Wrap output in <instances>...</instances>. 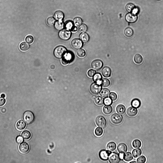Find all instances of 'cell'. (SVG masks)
<instances>
[{
	"label": "cell",
	"instance_id": "16",
	"mask_svg": "<svg viewBox=\"0 0 163 163\" xmlns=\"http://www.w3.org/2000/svg\"><path fill=\"white\" fill-rule=\"evenodd\" d=\"M102 74L103 76L105 77H109L111 74V71L110 68L107 66L104 67L102 70Z\"/></svg>",
	"mask_w": 163,
	"mask_h": 163
},
{
	"label": "cell",
	"instance_id": "41",
	"mask_svg": "<svg viewBox=\"0 0 163 163\" xmlns=\"http://www.w3.org/2000/svg\"><path fill=\"white\" fill-rule=\"evenodd\" d=\"M135 7V5L133 4L130 3L126 5V9L128 12H131Z\"/></svg>",
	"mask_w": 163,
	"mask_h": 163
},
{
	"label": "cell",
	"instance_id": "25",
	"mask_svg": "<svg viewBox=\"0 0 163 163\" xmlns=\"http://www.w3.org/2000/svg\"><path fill=\"white\" fill-rule=\"evenodd\" d=\"M99 93L100 96L104 98L108 97L110 94L109 90L106 88H103L102 89Z\"/></svg>",
	"mask_w": 163,
	"mask_h": 163
},
{
	"label": "cell",
	"instance_id": "37",
	"mask_svg": "<svg viewBox=\"0 0 163 163\" xmlns=\"http://www.w3.org/2000/svg\"><path fill=\"white\" fill-rule=\"evenodd\" d=\"M95 134L98 137L101 136L103 133V130L102 128L98 127L96 128L95 130Z\"/></svg>",
	"mask_w": 163,
	"mask_h": 163
},
{
	"label": "cell",
	"instance_id": "56",
	"mask_svg": "<svg viewBox=\"0 0 163 163\" xmlns=\"http://www.w3.org/2000/svg\"><path fill=\"white\" fill-rule=\"evenodd\" d=\"M5 109H2V111L3 112H5Z\"/></svg>",
	"mask_w": 163,
	"mask_h": 163
},
{
	"label": "cell",
	"instance_id": "45",
	"mask_svg": "<svg viewBox=\"0 0 163 163\" xmlns=\"http://www.w3.org/2000/svg\"><path fill=\"white\" fill-rule=\"evenodd\" d=\"M34 40L33 38L31 35H28L26 37L25 41L27 43L30 44L32 43Z\"/></svg>",
	"mask_w": 163,
	"mask_h": 163
},
{
	"label": "cell",
	"instance_id": "12",
	"mask_svg": "<svg viewBox=\"0 0 163 163\" xmlns=\"http://www.w3.org/2000/svg\"><path fill=\"white\" fill-rule=\"evenodd\" d=\"M137 16L136 15L132 13H130L126 14L125 16V19L127 22L130 23H133L137 20Z\"/></svg>",
	"mask_w": 163,
	"mask_h": 163
},
{
	"label": "cell",
	"instance_id": "4",
	"mask_svg": "<svg viewBox=\"0 0 163 163\" xmlns=\"http://www.w3.org/2000/svg\"><path fill=\"white\" fill-rule=\"evenodd\" d=\"M59 37L61 39L65 40H68L71 37V33L67 29H64L60 31L58 34Z\"/></svg>",
	"mask_w": 163,
	"mask_h": 163
},
{
	"label": "cell",
	"instance_id": "42",
	"mask_svg": "<svg viewBox=\"0 0 163 163\" xmlns=\"http://www.w3.org/2000/svg\"><path fill=\"white\" fill-rule=\"evenodd\" d=\"M112 103V100L109 97L105 98L104 99V104L106 105H110Z\"/></svg>",
	"mask_w": 163,
	"mask_h": 163
},
{
	"label": "cell",
	"instance_id": "21",
	"mask_svg": "<svg viewBox=\"0 0 163 163\" xmlns=\"http://www.w3.org/2000/svg\"><path fill=\"white\" fill-rule=\"evenodd\" d=\"M103 113L106 115H109L113 111L112 107L110 105H106L103 107Z\"/></svg>",
	"mask_w": 163,
	"mask_h": 163
},
{
	"label": "cell",
	"instance_id": "17",
	"mask_svg": "<svg viewBox=\"0 0 163 163\" xmlns=\"http://www.w3.org/2000/svg\"><path fill=\"white\" fill-rule=\"evenodd\" d=\"M54 18L58 21L62 20L64 18V15L63 13L61 11H56L54 15Z\"/></svg>",
	"mask_w": 163,
	"mask_h": 163
},
{
	"label": "cell",
	"instance_id": "10",
	"mask_svg": "<svg viewBox=\"0 0 163 163\" xmlns=\"http://www.w3.org/2000/svg\"><path fill=\"white\" fill-rule=\"evenodd\" d=\"M103 63L101 60L96 59L93 61L92 63L91 66L92 68L96 70L100 69L103 66Z\"/></svg>",
	"mask_w": 163,
	"mask_h": 163
},
{
	"label": "cell",
	"instance_id": "40",
	"mask_svg": "<svg viewBox=\"0 0 163 163\" xmlns=\"http://www.w3.org/2000/svg\"><path fill=\"white\" fill-rule=\"evenodd\" d=\"M79 29L81 32H84L87 31V27L86 24H82L79 26Z\"/></svg>",
	"mask_w": 163,
	"mask_h": 163
},
{
	"label": "cell",
	"instance_id": "33",
	"mask_svg": "<svg viewBox=\"0 0 163 163\" xmlns=\"http://www.w3.org/2000/svg\"><path fill=\"white\" fill-rule=\"evenodd\" d=\"M134 60L136 63L139 64L141 63L143 61V58L140 54H136L135 56Z\"/></svg>",
	"mask_w": 163,
	"mask_h": 163
},
{
	"label": "cell",
	"instance_id": "53",
	"mask_svg": "<svg viewBox=\"0 0 163 163\" xmlns=\"http://www.w3.org/2000/svg\"><path fill=\"white\" fill-rule=\"evenodd\" d=\"M96 96L95 95H93L92 96V98L93 100H94L96 97Z\"/></svg>",
	"mask_w": 163,
	"mask_h": 163
},
{
	"label": "cell",
	"instance_id": "8",
	"mask_svg": "<svg viewBox=\"0 0 163 163\" xmlns=\"http://www.w3.org/2000/svg\"><path fill=\"white\" fill-rule=\"evenodd\" d=\"M111 153V151L108 150L103 149L99 151V156L102 160L103 161H107Z\"/></svg>",
	"mask_w": 163,
	"mask_h": 163
},
{
	"label": "cell",
	"instance_id": "36",
	"mask_svg": "<svg viewBox=\"0 0 163 163\" xmlns=\"http://www.w3.org/2000/svg\"><path fill=\"white\" fill-rule=\"evenodd\" d=\"M82 22V18L79 17H77L75 18L73 20V23L76 26H79L81 25Z\"/></svg>",
	"mask_w": 163,
	"mask_h": 163
},
{
	"label": "cell",
	"instance_id": "9",
	"mask_svg": "<svg viewBox=\"0 0 163 163\" xmlns=\"http://www.w3.org/2000/svg\"><path fill=\"white\" fill-rule=\"evenodd\" d=\"M74 57L73 54L71 52L67 53L65 56L62 59V62L64 65H66L69 62L72 60Z\"/></svg>",
	"mask_w": 163,
	"mask_h": 163
},
{
	"label": "cell",
	"instance_id": "30",
	"mask_svg": "<svg viewBox=\"0 0 163 163\" xmlns=\"http://www.w3.org/2000/svg\"><path fill=\"white\" fill-rule=\"evenodd\" d=\"M21 136L24 140H27L30 138L31 134L30 132L29 131L25 130L22 132L21 134Z\"/></svg>",
	"mask_w": 163,
	"mask_h": 163
},
{
	"label": "cell",
	"instance_id": "57",
	"mask_svg": "<svg viewBox=\"0 0 163 163\" xmlns=\"http://www.w3.org/2000/svg\"></svg>",
	"mask_w": 163,
	"mask_h": 163
},
{
	"label": "cell",
	"instance_id": "7",
	"mask_svg": "<svg viewBox=\"0 0 163 163\" xmlns=\"http://www.w3.org/2000/svg\"><path fill=\"white\" fill-rule=\"evenodd\" d=\"M120 160L119 154L115 152H112L108 158L109 162L110 163H119Z\"/></svg>",
	"mask_w": 163,
	"mask_h": 163
},
{
	"label": "cell",
	"instance_id": "39",
	"mask_svg": "<svg viewBox=\"0 0 163 163\" xmlns=\"http://www.w3.org/2000/svg\"><path fill=\"white\" fill-rule=\"evenodd\" d=\"M55 22V20L53 17H49L47 19V24L49 26H53L54 25Z\"/></svg>",
	"mask_w": 163,
	"mask_h": 163
},
{
	"label": "cell",
	"instance_id": "44",
	"mask_svg": "<svg viewBox=\"0 0 163 163\" xmlns=\"http://www.w3.org/2000/svg\"><path fill=\"white\" fill-rule=\"evenodd\" d=\"M74 25L72 22L70 21L66 22L65 24V27L68 30H70Z\"/></svg>",
	"mask_w": 163,
	"mask_h": 163
},
{
	"label": "cell",
	"instance_id": "48",
	"mask_svg": "<svg viewBox=\"0 0 163 163\" xmlns=\"http://www.w3.org/2000/svg\"><path fill=\"white\" fill-rule=\"evenodd\" d=\"M16 141L18 143H20L23 141V139L22 137L20 136H17L16 138Z\"/></svg>",
	"mask_w": 163,
	"mask_h": 163
},
{
	"label": "cell",
	"instance_id": "38",
	"mask_svg": "<svg viewBox=\"0 0 163 163\" xmlns=\"http://www.w3.org/2000/svg\"><path fill=\"white\" fill-rule=\"evenodd\" d=\"M77 53L79 57L83 58L85 56L86 52L84 50L82 49H80L77 50Z\"/></svg>",
	"mask_w": 163,
	"mask_h": 163
},
{
	"label": "cell",
	"instance_id": "6",
	"mask_svg": "<svg viewBox=\"0 0 163 163\" xmlns=\"http://www.w3.org/2000/svg\"><path fill=\"white\" fill-rule=\"evenodd\" d=\"M95 122L98 126L102 128L104 127L107 124L105 118L102 116H98L95 119Z\"/></svg>",
	"mask_w": 163,
	"mask_h": 163
},
{
	"label": "cell",
	"instance_id": "26",
	"mask_svg": "<svg viewBox=\"0 0 163 163\" xmlns=\"http://www.w3.org/2000/svg\"><path fill=\"white\" fill-rule=\"evenodd\" d=\"M123 159L125 161L128 162L132 160L133 157L131 153L128 152L124 154Z\"/></svg>",
	"mask_w": 163,
	"mask_h": 163
},
{
	"label": "cell",
	"instance_id": "51",
	"mask_svg": "<svg viewBox=\"0 0 163 163\" xmlns=\"http://www.w3.org/2000/svg\"><path fill=\"white\" fill-rule=\"evenodd\" d=\"M77 27L75 26H73L70 30L73 32H75L77 30Z\"/></svg>",
	"mask_w": 163,
	"mask_h": 163
},
{
	"label": "cell",
	"instance_id": "50",
	"mask_svg": "<svg viewBox=\"0 0 163 163\" xmlns=\"http://www.w3.org/2000/svg\"><path fill=\"white\" fill-rule=\"evenodd\" d=\"M139 11V9L138 8L135 7L131 12V13L136 15V14L138 13Z\"/></svg>",
	"mask_w": 163,
	"mask_h": 163
},
{
	"label": "cell",
	"instance_id": "19",
	"mask_svg": "<svg viewBox=\"0 0 163 163\" xmlns=\"http://www.w3.org/2000/svg\"><path fill=\"white\" fill-rule=\"evenodd\" d=\"M126 110L125 106L123 105L120 104L118 105L116 108V111L119 114L122 115L124 114Z\"/></svg>",
	"mask_w": 163,
	"mask_h": 163
},
{
	"label": "cell",
	"instance_id": "22",
	"mask_svg": "<svg viewBox=\"0 0 163 163\" xmlns=\"http://www.w3.org/2000/svg\"><path fill=\"white\" fill-rule=\"evenodd\" d=\"M106 148L107 150L111 151H113L116 149V145L114 142H110L107 144Z\"/></svg>",
	"mask_w": 163,
	"mask_h": 163
},
{
	"label": "cell",
	"instance_id": "29",
	"mask_svg": "<svg viewBox=\"0 0 163 163\" xmlns=\"http://www.w3.org/2000/svg\"><path fill=\"white\" fill-rule=\"evenodd\" d=\"M100 83L102 86L104 87H106L109 86L110 82L108 79L103 78L102 79Z\"/></svg>",
	"mask_w": 163,
	"mask_h": 163
},
{
	"label": "cell",
	"instance_id": "35",
	"mask_svg": "<svg viewBox=\"0 0 163 163\" xmlns=\"http://www.w3.org/2000/svg\"><path fill=\"white\" fill-rule=\"evenodd\" d=\"M29 47V45L25 42L21 43L19 46L20 49L23 51H25L27 50L28 49Z\"/></svg>",
	"mask_w": 163,
	"mask_h": 163
},
{
	"label": "cell",
	"instance_id": "18",
	"mask_svg": "<svg viewBox=\"0 0 163 163\" xmlns=\"http://www.w3.org/2000/svg\"><path fill=\"white\" fill-rule=\"evenodd\" d=\"M16 126L18 130H22L25 128L26 126V124L24 121L20 120L17 122Z\"/></svg>",
	"mask_w": 163,
	"mask_h": 163
},
{
	"label": "cell",
	"instance_id": "20",
	"mask_svg": "<svg viewBox=\"0 0 163 163\" xmlns=\"http://www.w3.org/2000/svg\"><path fill=\"white\" fill-rule=\"evenodd\" d=\"M64 24L61 20L56 21L54 24L55 28L58 30H61L64 28Z\"/></svg>",
	"mask_w": 163,
	"mask_h": 163
},
{
	"label": "cell",
	"instance_id": "43",
	"mask_svg": "<svg viewBox=\"0 0 163 163\" xmlns=\"http://www.w3.org/2000/svg\"><path fill=\"white\" fill-rule=\"evenodd\" d=\"M136 161L138 163H144L146 161V158L145 156L142 155L138 158Z\"/></svg>",
	"mask_w": 163,
	"mask_h": 163
},
{
	"label": "cell",
	"instance_id": "46",
	"mask_svg": "<svg viewBox=\"0 0 163 163\" xmlns=\"http://www.w3.org/2000/svg\"><path fill=\"white\" fill-rule=\"evenodd\" d=\"M109 97L112 101H114L117 99V95L115 93L112 92L109 94Z\"/></svg>",
	"mask_w": 163,
	"mask_h": 163
},
{
	"label": "cell",
	"instance_id": "54",
	"mask_svg": "<svg viewBox=\"0 0 163 163\" xmlns=\"http://www.w3.org/2000/svg\"><path fill=\"white\" fill-rule=\"evenodd\" d=\"M1 97L5 98V95L4 94H2L1 95Z\"/></svg>",
	"mask_w": 163,
	"mask_h": 163
},
{
	"label": "cell",
	"instance_id": "15",
	"mask_svg": "<svg viewBox=\"0 0 163 163\" xmlns=\"http://www.w3.org/2000/svg\"><path fill=\"white\" fill-rule=\"evenodd\" d=\"M127 145L124 143H120L117 147V150L119 153H124L127 152Z\"/></svg>",
	"mask_w": 163,
	"mask_h": 163
},
{
	"label": "cell",
	"instance_id": "31",
	"mask_svg": "<svg viewBox=\"0 0 163 163\" xmlns=\"http://www.w3.org/2000/svg\"><path fill=\"white\" fill-rule=\"evenodd\" d=\"M125 35L127 37H130L133 35V31L132 29L130 27H127L124 31Z\"/></svg>",
	"mask_w": 163,
	"mask_h": 163
},
{
	"label": "cell",
	"instance_id": "55",
	"mask_svg": "<svg viewBox=\"0 0 163 163\" xmlns=\"http://www.w3.org/2000/svg\"><path fill=\"white\" fill-rule=\"evenodd\" d=\"M137 163V162H136V161H133L131 162H130V163Z\"/></svg>",
	"mask_w": 163,
	"mask_h": 163
},
{
	"label": "cell",
	"instance_id": "28",
	"mask_svg": "<svg viewBox=\"0 0 163 163\" xmlns=\"http://www.w3.org/2000/svg\"><path fill=\"white\" fill-rule=\"evenodd\" d=\"M142 153L141 150L140 148L134 149L132 151V154L134 157L137 158L141 155Z\"/></svg>",
	"mask_w": 163,
	"mask_h": 163
},
{
	"label": "cell",
	"instance_id": "14",
	"mask_svg": "<svg viewBox=\"0 0 163 163\" xmlns=\"http://www.w3.org/2000/svg\"><path fill=\"white\" fill-rule=\"evenodd\" d=\"M138 113V110L136 108L133 107L129 108L127 110V113L130 117H133L136 116Z\"/></svg>",
	"mask_w": 163,
	"mask_h": 163
},
{
	"label": "cell",
	"instance_id": "24",
	"mask_svg": "<svg viewBox=\"0 0 163 163\" xmlns=\"http://www.w3.org/2000/svg\"><path fill=\"white\" fill-rule=\"evenodd\" d=\"M131 104L132 107L136 108H138L140 106L141 102L139 99L135 98L132 100Z\"/></svg>",
	"mask_w": 163,
	"mask_h": 163
},
{
	"label": "cell",
	"instance_id": "13",
	"mask_svg": "<svg viewBox=\"0 0 163 163\" xmlns=\"http://www.w3.org/2000/svg\"><path fill=\"white\" fill-rule=\"evenodd\" d=\"M29 146L27 142H23L21 143L19 147V149L21 152L25 154L27 153L29 150Z\"/></svg>",
	"mask_w": 163,
	"mask_h": 163
},
{
	"label": "cell",
	"instance_id": "2",
	"mask_svg": "<svg viewBox=\"0 0 163 163\" xmlns=\"http://www.w3.org/2000/svg\"><path fill=\"white\" fill-rule=\"evenodd\" d=\"M23 120L27 124H30L34 121V116L32 111L27 110L23 113Z\"/></svg>",
	"mask_w": 163,
	"mask_h": 163
},
{
	"label": "cell",
	"instance_id": "5",
	"mask_svg": "<svg viewBox=\"0 0 163 163\" xmlns=\"http://www.w3.org/2000/svg\"><path fill=\"white\" fill-rule=\"evenodd\" d=\"M110 119L113 123L115 124H118L122 121L123 117L121 114L115 113L111 115Z\"/></svg>",
	"mask_w": 163,
	"mask_h": 163
},
{
	"label": "cell",
	"instance_id": "27",
	"mask_svg": "<svg viewBox=\"0 0 163 163\" xmlns=\"http://www.w3.org/2000/svg\"><path fill=\"white\" fill-rule=\"evenodd\" d=\"M102 76L101 74L99 73H96L93 76V81L95 82L100 84V82L102 79Z\"/></svg>",
	"mask_w": 163,
	"mask_h": 163
},
{
	"label": "cell",
	"instance_id": "34",
	"mask_svg": "<svg viewBox=\"0 0 163 163\" xmlns=\"http://www.w3.org/2000/svg\"><path fill=\"white\" fill-rule=\"evenodd\" d=\"M132 144V146L134 148H138L141 147V142L139 140L136 139L133 141Z\"/></svg>",
	"mask_w": 163,
	"mask_h": 163
},
{
	"label": "cell",
	"instance_id": "47",
	"mask_svg": "<svg viewBox=\"0 0 163 163\" xmlns=\"http://www.w3.org/2000/svg\"><path fill=\"white\" fill-rule=\"evenodd\" d=\"M96 72L94 70L91 69L89 70L87 72V74L90 77H92L96 73Z\"/></svg>",
	"mask_w": 163,
	"mask_h": 163
},
{
	"label": "cell",
	"instance_id": "3",
	"mask_svg": "<svg viewBox=\"0 0 163 163\" xmlns=\"http://www.w3.org/2000/svg\"><path fill=\"white\" fill-rule=\"evenodd\" d=\"M102 89V86L100 84L95 82L92 83L90 87V90L92 94H97L99 93Z\"/></svg>",
	"mask_w": 163,
	"mask_h": 163
},
{
	"label": "cell",
	"instance_id": "11",
	"mask_svg": "<svg viewBox=\"0 0 163 163\" xmlns=\"http://www.w3.org/2000/svg\"><path fill=\"white\" fill-rule=\"evenodd\" d=\"M71 44L74 48L78 49L82 47L83 43L82 41L80 39L76 38L72 41Z\"/></svg>",
	"mask_w": 163,
	"mask_h": 163
},
{
	"label": "cell",
	"instance_id": "49",
	"mask_svg": "<svg viewBox=\"0 0 163 163\" xmlns=\"http://www.w3.org/2000/svg\"><path fill=\"white\" fill-rule=\"evenodd\" d=\"M5 99L2 97H0V106L4 105L5 102Z\"/></svg>",
	"mask_w": 163,
	"mask_h": 163
},
{
	"label": "cell",
	"instance_id": "23",
	"mask_svg": "<svg viewBox=\"0 0 163 163\" xmlns=\"http://www.w3.org/2000/svg\"><path fill=\"white\" fill-rule=\"evenodd\" d=\"M80 38L81 40L83 42L86 43L89 41V37L88 34L86 33H82L80 36Z\"/></svg>",
	"mask_w": 163,
	"mask_h": 163
},
{
	"label": "cell",
	"instance_id": "32",
	"mask_svg": "<svg viewBox=\"0 0 163 163\" xmlns=\"http://www.w3.org/2000/svg\"><path fill=\"white\" fill-rule=\"evenodd\" d=\"M95 102L96 104L98 105H101L104 104V99L103 98L100 96L96 97Z\"/></svg>",
	"mask_w": 163,
	"mask_h": 163
},
{
	"label": "cell",
	"instance_id": "52",
	"mask_svg": "<svg viewBox=\"0 0 163 163\" xmlns=\"http://www.w3.org/2000/svg\"><path fill=\"white\" fill-rule=\"evenodd\" d=\"M124 153H120L119 154V156L120 158L121 159H123L124 154Z\"/></svg>",
	"mask_w": 163,
	"mask_h": 163
},
{
	"label": "cell",
	"instance_id": "1",
	"mask_svg": "<svg viewBox=\"0 0 163 163\" xmlns=\"http://www.w3.org/2000/svg\"><path fill=\"white\" fill-rule=\"evenodd\" d=\"M67 50L66 48L62 46H59L54 49V54L55 56L58 58H62L66 53Z\"/></svg>",
	"mask_w": 163,
	"mask_h": 163
}]
</instances>
